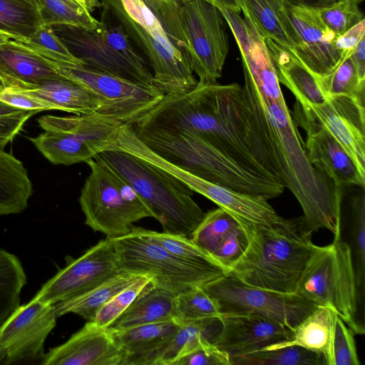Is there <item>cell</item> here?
Instances as JSON below:
<instances>
[{"instance_id":"f907efd6","label":"cell","mask_w":365,"mask_h":365,"mask_svg":"<svg viewBox=\"0 0 365 365\" xmlns=\"http://www.w3.org/2000/svg\"><path fill=\"white\" fill-rule=\"evenodd\" d=\"M365 19L355 24L347 31L337 37L336 47L345 52L356 47L360 41L364 38Z\"/></svg>"},{"instance_id":"cb8c5ba5","label":"cell","mask_w":365,"mask_h":365,"mask_svg":"<svg viewBox=\"0 0 365 365\" xmlns=\"http://www.w3.org/2000/svg\"><path fill=\"white\" fill-rule=\"evenodd\" d=\"M279 83L284 85L303 105L318 106L327 96L321 89L316 76L288 50L272 39L264 38Z\"/></svg>"},{"instance_id":"83f0119b","label":"cell","mask_w":365,"mask_h":365,"mask_svg":"<svg viewBox=\"0 0 365 365\" xmlns=\"http://www.w3.org/2000/svg\"><path fill=\"white\" fill-rule=\"evenodd\" d=\"M140 277L122 272L82 294L53 304L54 312L57 317L73 313L87 321H94L106 302Z\"/></svg>"},{"instance_id":"484cf974","label":"cell","mask_w":365,"mask_h":365,"mask_svg":"<svg viewBox=\"0 0 365 365\" xmlns=\"http://www.w3.org/2000/svg\"><path fill=\"white\" fill-rule=\"evenodd\" d=\"M175 294L153 287L140 296L110 327L115 330L178 319Z\"/></svg>"},{"instance_id":"ba28073f","label":"cell","mask_w":365,"mask_h":365,"mask_svg":"<svg viewBox=\"0 0 365 365\" xmlns=\"http://www.w3.org/2000/svg\"><path fill=\"white\" fill-rule=\"evenodd\" d=\"M101 5V20L95 29L66 24L51 26L71 54L84 66L140 84L154 86L147 61L133 47L108 9Z\"/></svg>"},{"instance_id":"d6986e66","label":"cell","mask_w":365,"mask_h":365,"mask_svg":"<svg viewBox=\"0 0 365 365\" xmlns=\"http://www.w3.org/2000/svg\"><path fill=\"white\" fill-rule=\"evenodd\" d=\"M291 115L307 133L304 145L309 162L336 187L356 185L364 189L365 177L335 137L299 112L293 110Z\"/></svg>"},{"instance_id":"8d00e7d4","label":"cell","mask_w":365,"mask_h":365,"mask_svg":"<svg viewBox=\"0 0 365 365\" xmlns=\"http://www.w3.org/2000/svg\"><path fill=\"white\" fill-rule=\"evenodd\" d=\"M238 225L235 217L218 207L205 214L190 238L201 249L212 255L225 237Z\"/></svg>"},{"instance_id":"603a6c76","label":"cell","mask_w":365,"mask_h":365,"mask_svg":"<svg viewBox=\"0 0 365 365\" xmlns=\"http://www.w3.org/2000/svg\"><path fill=\"white\" fill-rule=\"evenodd\" d=\"M179 327L180 324L175 321L121 330L109 328L124 354L122 365H154Z\"/></svg>"},{"instance_id":"9a60e30c","label":"cell","mask_w":365,"mask_h":365,"mask_svg":"<svg viewBox=\"0 0 365 365\" xmlns=\"http://www.w3.org/2000/svg\"><path fill=\"white\" fill-rule=\"evenodd\" d=\"M279 18L292 51L315 76L330 72L344 52L336 47L337 36L322 20L318 8L284 0Z\"/></svg>"},{"instance_id":"c3c4849f","label":"cell","mask_w":365,"mask_h":365,"mask_svg":"<svg viewBox=\"0 0 365 365\" xmlns=\"http://www.w3.org/2000/svg\"><path fill=\"white\" fill-rule=\"evenodd\" d=\"M0 101L22 110L38 112L56 110L52 104L31 95L26 91L14 90L3 87L0 88Z\"/></svg>"},{"instance_id":"d4e9b609","label":"cell","mask_w":365,"mask_h":365,"mask_svg":"<svg viewBox=\"0 0 365 365\" xmlns=\"http://www.w3.org/2000/svg\"><path fill=\"white\" fill-rule=\"evenodd\" d=\"M52 104L57 110L73 115L101 113L103 103L80 84L66 78L43 82L34 90L26 91Z\"/></svg>"},{"instance_id":"7c38bea8","label":"cell","mask_w":365,"mask_h":365,"mask_svg":"<svg viewBox=\"0 0 365 365\" xmlns=\"http://www.w3.org/2000/svg\"><path fill=\"white\" fill-rule=\"evenodd\" d=\"M201 287L216 300L221 314L259 315L292 329L317 308L314 304L295 293L256 287L229 274Z\"/></svg>"},{"instance_id":"3957f363","label":"cell","mask_w":365,"mask_h":365,"mask_svg":"<svg viewBox=\"0 0 365 365\" xmlns=\"http://www.w3.org/2000/svg\"><path fill=\"white\" fill-rule=\"evenodd\" d=\"M238 222L247 245L227 274L256 287L294 293L315 247L304 216L269 224Z\"/></svg>"},{"instance_id":"277c9868","label":"cell","mask_w":365,"mask_h":365,"mask_svg":"<svg viewBox=\"0 0 365 365\" xmlns=\"http://www.w3.org/2000/svg\"><path fill=\"white\" fill-rule=\"evenodd\" d=\"M133 127L155 153L208 182L267 200L279 196L285 189L276 178L244 167L195 135Z\"/></svg>"},{"instance_id":"7a4b0ae2","label":"cell","mask_w":365,"mask_h":365,"mask_svg":"<svg viewBox=\"0 0 365 365\" xmlns=\"http://www.w3.org/2000/svg\"><path fill=\"white\" fill-rule=\"evenodd\" d=\"M245 90L250 108L277 169V178L301 205L308 227L327 229L334 240L341 237L342 190L309 160L297 125L285 99L264 95L244 72Z\"/></svg>"},{"instance_id":"2e32d148","label":"cell","mask_w":365,"mask_h":365,"mask_svg":"<svg viewBox=\"0 0 365 365\" xmlns=\"http://www.w3.org/2000/svg\"><path fill=\"white\" fill-rule=\"evenodd\" d=\"M111 239L106 238L66 265L43 284L32 298L55 304L82 294L120 273Z\"/></svg>"},{"instance_id":"52a82bcc","label":"cell","mask_w":365,"mask_h":365,"mask_svg":"<svg viewBox=\"0 0 365 365\" xmlns=\"http://www.w3.org/2000/svg\"><path fill=\"white\" fill-rule=\"evenodd\" d=\"M294 293L330 308L354 334H364L351 250L341 237L327 246L315 245Z\"/></svg>"},{"instance_id":"74e56055","label":"cell","mask_w":365,"mask_h":365,"mask_svg":"<svg viewBox=\"0 0 365 365\" xmlns=\"http://www.w3.org/2000/svg\"><path fill=\"white\" fill-rule=\"evenodd\" d=\"M40 14L43 24L72 25L93 30L99 21L74 0H40Z\"/></svg>"},{"instance_id":"9f6ffc18","label":"cell","mask_w":365,"mask_h":365,"mask_svg":"<svg viewBox=\"0 0 365 365\" xmlns=\"http://www.w3.org/2000/svg\"><path fill=\"white\" fill-rule=\"evenodd\" d=\"M76 1L80 6H81L85 10L88 11L89 13L92 12L93 9L101 5V4L98 1L93 0H74Z\"/></svg>"},{"instance_id":"94428289","label":"cell","mask_w":365,"mask_h":365,"mask_svg":"<svg viewBox=\"0 0 365 365\" xmlns=\"http://www.w3.org/2000/svg\"><path fill=\"white\" fill-rule=\"evenodd\" d=\"M359 2L362 1L363 0H358Z\"/></svg>"},{"instance_id":"4316f807","label":"cell","mask_w":365,"mask_h":365,"mask_svg":"<svg viewBox=\"0 0 365 365\" xmlns=\"http://www.w3.org/2000/svg\"><path fill=\"white\" fill-rule=\"evenodd\" d=\"M32 192V183L21 161L0 151V215L23 212Z\"/></svg>"},{"instance_id":"e0dca14e","label":"cell","mask_w":365,"mask_h":365,"mask_svg":"<svg viewBox=\"0 0 365 365\" xmlns=\"http://www.w3.org/2000/svg\"><path fill=\"white\" fill-rule=\"evenodd\" d=\"M57 318L53 304L31 299L19 305L0 327V364L37 359L41 363L44 343Z\"/></svg>"},{"instance_id":"44dd1931","label":"cell","mask_w":365,"mask_h":365,"mask_svg":"<svg viewBox=\"0 0 365 365\" xmlns=\"http://www.w3.org/2000/svg\"><path fill=\"white\" fill-rule=\"evenodd\" d=\"M124 354L111 329L87 323L65 343L44 354L43 365H122Z\"/></svg>"},{"instance_id":"f6af8a7d","label":"cell","mask_w":365,"mask_h":365,"mask_svg":"<svg viewBox=\"0 0 365 365\" xmlns=\"http://www.w3.org/2000/svg\"><path fill=\"white\" fill-rule=\"evenodd\" d=\"M359 3L358 0H337L318 8V12L324 24L339 36L364 19Z\"/></svg>"},{"instance_id":"5b68a950","label":"cell","mask_w":365,"mask_h":365,"mask_svg":"<svg viewBox=\"0 0 365 365\" xmlns=\"http://www.w3.org/2000/svg\"><path fill=\"white\" fill-rule=\"evenodd\" d=\"M98 155L134 189L164 232L190 237L205 214L193 199V191L172 175L125 151L113 148Z\"/></svg>"},{"instance_id":"8992f818","label":"cell","mask_w":365,"mask_h":365,"mask_svg":"<svg viewBox=\"0 0 365 365\" xmlns=\"http://www.w3.org/2000/svg\"><path fill=\"white\" fill-rule=\"evenodd\" d=\"M130 41L146 56L153 84L165 95L181 94L198 84L185 54L170 40L160 22L142 0H101Z\"/></svg>"},{"instance_id":"db71d44e","label":"cell","mask_w":365,"mask_h":365,"mask_svg":"<svg viewBox=\"0 0 365 365\" xmlns=\"http://www.w3.org/2000/svg\"><path fill=\"white\" fill-rule=\"evenodd\" d=\"M294 4H304L307 6L320 8L328 6L337 0H287Z\"/></svg>"},{"instance_id":"d6a6232c","label":"cell","mask_w":365,"mask_h":365,"mask_svg":"<svg viewBox=\"0 0 365 365\" xmlns=\"http://www.w3.org/2000/svg\"><path fill=\"white\" fill-rule=\"evenodd\" d=\"M354 49L345 51L330 72L316 78L326 96L343 95L364 103L365 81L360 79L352 60Z\"/></svg>"},{"instance_id":"b9f144b4","label":"cell","mask_w":365,"mask_h":365,"mask_svg":"<svg viewBox=\"0 0 365 365\" xmlns=\"http://www.w3.org/2000/svg\"><path fill=\"white\" fill-rule=\"evenodd\" d=\"M153 287H155L153 277L140 276L106 302L97 312L93 322L99 326L110 327L140 296Z\"/></svg>"},{"instance_id":"836d02e7","label":"cell","mask_w":365,"mask_h":365,"mask_svg":"<svg viewBox=\"0 0 365 365\" xmlns=\"http://www.w3.org/2000/svg\"><path fill=\"white\" fill-rule=\"evenodd\" d=\"M26 276L19 259L0 248V327L20 305Z\"/></svg>"},{"instance_id":"1f68e13d","label":"cell","mask_w":365,"mask_h":365,"mask_svg":"<svg viewBox=\"0 0 365 365\" xmlns=\"http://www.w3.org/2000/svg\"><path fill=\"white\" fill-rule=\"evenodd\" d=\"M349 245L356 272L360 306H363L365 281V195L364 189L350 202L347 226Z\"/></svg>"},{"instance_id":"f1b7e54d","label":"cell","mask_w":365,"mask_h":365,"mask_svg":"<svg viewBox=\"0 0 365 365\" xmlns=\"http://www.w3.org/2000/svg\"><path fill=\"white\" fill-rule=\"evenodd\" d=\"M180 327L158 356L154 365H173L206 340L214 343L221 329L220 318L180 321Z\"/></svg>"},{"instance_id":"4dcf8cb0","label":"cell","mask_w":365,"mask_h":365,"mask_svg":"<svg viewBox=\"0 0 365 365\" xmlns=\"http://www.w3.org/2000/svg\"><path fill=\"white\" fill-rule=\"evenodd\" d=\"M39 9L26 0H0V31L21 41L43 25Z\"/></svg>"},{"instance_id":"60d3db41","label":"cell","mask_w":365,"mask_h":365,"mask_svg":"<svg viewBox=\"0 0 365 365\" xmlns=\"http://www.w3.org/2000/svg\"><path fill=\"white\" fill-rule=\"evenodd\" d=\"M177 322L220 317V307L201 286L181 292L175 297Z\"/></svg>"},{"instance_id":"ee69618b","label":"cell","mask_w":365,"mask_h":365,"mask_svg":"<svg viewBox=\"0 0 365 365\" xmlns=\"http://www.w3.org/2000/svg\"><path fill=\"white\" fill-rule=\"evenodd\" d=\"M16 41L46 58L62 63L83 65L81 61L71 54L51 26L43 24L30 38Z\"/></svg>"},{"instance_id":"9c48e42d","label":"cell","mask_w":365,"mask_h":365,"mask_svg":"<svg viewBox=\"0 0 365 365\" xmlns=\"http://www.w3.org/2000/svg\"><path fill=\"white\" fill-rule=\"evenodd\" d=\"M90 168L79 197L85 224L115 239L130 233L133 223L155 215L134 189L99 155Z\"/></svg>"},{"instance_id":"681fc988","label":"cell","mask_w":365,"mask_h":365,"mask_svg":"<svg viewBox=\"0 0 365 365\" xmlns=\"http://www.w3.org/2000/svg\"><path fill=\"white\" fill-rule=\"evenodd\" d=\"M36 113L38 111L24 110L0 116V151H4L6 145L22 130L26 120Z\"/></svg>"},{"instance_id":"ab89813d","label":"cell","mask_w":365,"mask_h":365,"mask_svg":"<svg viewBox=\"0 0 365 365\" xmlns=\"http://www.w3.org/2000/svg\"><path fill=\"white\" fill-rule=\"evenodd\" d=\"M354 331L334 312L328 347L323 357L325 365H359Z\"/></svg>"},{"instance_id":"816d5d0a","label":"cell","mask_w":365,"mask_h":365,"mask_svg":"<svg viewBox=\"0 0 365 365\" xmlns=\"http://www.w3.org/2000/svg\"><path fill=\"white\" fill-rule=\"evenodd\" d=\"M351 58L361 80L365 81V38H362L354 49Z\"/></svg>"},{"instance_id":"91938a15","label":"cell","mask_w":365,"mask_h":365,"mask_svg":"<svg viewBox=\"0 0 365 365\" xmlns=\"http://www.w3.org/2000/svg\"><path fill=\"white\" fill-rule=\"evenodd\" d=\"M3 88V86H2V84H1V83L0 81V88Z\"/></svg>"},{"instance_id":"7bdbcfd3","label":"cell","mask_w":365,"mask_h":365,"mask_svg":"<svg viewBox=\"0 0 365 365\" xmlns=\"http://www.w3.org/2000/svg\"><path fill=\"white\" fill-rule=\"evenodd\" d=\"M142 1L159 20L172 43L185 56L187 44L181 17V3L184 0Z\"/></svg>"},{"instance_id":"d590c367","label":"cell","mask_w":365,"mask_h":365,"mask_svg":"<svg viewBox=\"0 0 365 365\" xmlns=\"http://www.w3.org/2000/svg\"><path fill=\"white\" fill-rule=\"evenodd\" d=\"M230 360L231 365H325L321 354L296 345L260 349Z\"/></svg>"},{"instance_id":"6125c7cd","label":"cell","mask_w":365,"mask_h":365,"mask_svg":"<svg viewBox=\"0 0 365 365\" xmlns=\"http://www.w3.org/2000/svg\"><path fill=\"white\" fill-rule=\"evenodd\" d=\"M93 1H97V0H93Z\"/></svg>"},{"instance_id":"bcb514c9","label":"cell","mask_w":365,"mask_h":365,"mask_svg":"<svg viewBox=\"0 0 365 365\" xmlns=\"http://www.w3.org/2000/svg\"><path fill=\"white\" fill-rule=\"evenodd\" d=\"M247 245V237L239 224L225 237L211 255L228 272L229 268L242 255Z\"/></svg>"},{"instance_id":"f546056e","label":"cell","mask_w":365,"mask_h":365,"mask_svg":"<svg viewBox=\"0 0 365 365\" xmlns=\"http://www.w3.org/2000/svg\"><path fill=\"white\" fill-rule=\"evenodd\" d=\"M334 314V312L327 307H317L293 329L291 340L272 344L262 349L296 345L324 356L330 339Z\"/></svg>"},{"instance_id":"4fadbf2b","label":"cell","mask_w":365,"mask_h":365,"mask_svg":"<svg viewBox=\"0 0 365 365\" xmlns=\"http://www.w3.org/2000/svg\"><path fill=\"white\" fill-rule=\"evenodd\" d=\"M181 17L186 58L198 83H217L229 53L227 23L222 12L207 0H184Z\"/></svg>"},{"instance_id":"8fae6325","label":"cell","mask_w":365,"mask_h":365,"mask_svg":"<svg viewBox=\"0 0 365 365\" xmlns=\"http://www.w3.org/2000/svg\"><path fill=\"white\" fill-rule=\"evenodd\" d=\"M122 272L153 277L155 287L177 294L202 286L227 273L225 269L204 267L173 255L143 234L140 227L111 239Z\"/></svg>"},{"instance_id":"ffe728a7","label":"cell","mask_w":365,"mask_h":365,"mask_svg":"<svg viewBox=\"0 0 365 365\" xmlns=\"http://www.w3.org/2000/svg\"><path fill=\"white\" fill-rule=\"evenodd\" d=\"M214 344L230 357L243 356L291 340L293 329L276 321L250 314H222Z\"/></svg>"},{"instance_id":"30bf717a","label":"cell","mask_w":365,"mask_h":365,"mask_svg":"<svg viewBox=\"0 0 365 365\" xmlns=\"http://www.w3.org/2000/svg\"><path fill=\"white\" fill-rule=\"evenodd\" d=\"M44 132L30 138L35 147L54 165L86 163L117 141L121 122L99 113L37 119Z\"/></svg>"},{"instance_id":"f5cc1de1","label":"cell","mask_w":365,"mask_h":365,"mask_svg":"<svg viewBox=\"0 0 365 365\" xmlns=\"http://www.w3.org/2000/svg\"><path fill=\"white\" fill-rule=\"evenodd\" d=\"M215 6H220L232 11L240 13L241 11V1L240 0H207Z\"/></svg>"},{"instance_id":"5bb4252c","label":"cell","mask_w":365,"mask_h":365,"mask_svg":"<svg viewBox=\"0 0 365 365\" xmlns=\"http://www.w3.org/2000/svg\"><path fill=\"white\" fill-rule=\"evenodd\" d=\"M48 60L61 76L80 84L102 101L104 106L101 114L124 124L138 123L165 96L155 86L140 84L84 65Z\"/></svg>"},{"instance_id":"11a10c76","label":"cell","mask_w":365,"mask_h":365,"mask_svg":"<svg viewBox=\"0 0 365 365\" xmlns=\"http://www.w3.org/2000/svg\"><path fill=\"white\" fill-rule=\"evenodd\" d=\"M21 110H24L13 107L0 101V116L14 114Z\"/></svg>"},{"instance_id":"6da1fadb","label":"cell","mask_w":365,"mask_h":365,"mask_svg":"<svg viewBox=\"0 0 365 365\" xmlns=\"http://www.w3.org/2000/svg\"><path fill=\"white\" fill-rule=\"evenodd\" d=\"M140 123L195 135L244 167L278 180L245 90L237 83H198L189 92L165 95Z\"/></svg>"},{"instance_id":"ac0fdd59","label":"cell","mask_w":365,"mask_h":365,"mask_svg":"<svg viewBox=\"0 0 365 365\" xmlns=\"http://www.w3.org/2000/svg\"><path fill=\"white\" fill-rule=\"evenodd\" d=\"M322 125L341 143L365 177L364 103L343 95L327 96L318 106L296 101L294 109Z\"/></svg>"},{"instance_id":"f35d334b","label":"cell","mask_w":365,"mask_h":365,"mask_svg":"<svg viewBox=\"0 0 365 365\" xmlns=\"http://www.w3.org/2000/svg\"><path fill=\"white\" fill-rule=\"evenodd\" d=\"M140 230L150 239L184 260L204 267L226 269L210 254L195 245L190 237L141 227Z\"/></svg>"},{"instance_id":"680465c9","label":"cell","mask_w":365,"mask_h":365,"mask_svg":"<svg viewBox=\"0 0 365 365\" xmlns=\"http://www.w3.org/2000/svg\"><path fill=\"white\" fill-rule=\"evenodd\" d=\"M34 5H36L38 9H40V0H26ZM40 11V10H39Z\"/></svg>"},{"instance_id":"7402d4cb","label":"cell","mask_w":365,"mask_h":365,"mask_svg":"<svg viewBox=\"0 0 365 365\" xmlns=\"http://www.w3.org/2000/svg\"><path fill=\"white\" fill-rule=\"evenodd\" d=\"M62 78L48 58L23 43L11 40L0 46V81L4 88L34 90L44 81Z\"/></svg>"},{"instance_id":"6f0895ef","label":"cell","mask_w":365,"mask_h":365,"mask_svg":"<svg viewBox=\"0 0 365 365\" xmlns=\"http://www.w3.org/2000/svg\"><path fill=\"white\" fill-rule=\"evenodd\" d=\"M11 36L4 32L0 31V46L4 45L9 42Z\"/></svg>"},{"instance_id":"e575fe53","label":"cell","mask_w":365,"mask_h":365,"mask_svg":"<svg viewBox=\"0 0 365 365\" xmlns=\"http://www.w3.org/2000/svg\"><path fill=\"white\" fill-rule=\"evenodd\" d=\"M241 11L252 21L258 31L281 46L292 51V44L279 18V9L284 0H240Z\"/></svg>"},{"instance_id":"7dc6e473","label":"cell","mask_w":365,"mask_h":365,"mask_svg":"<svg viewBox=\"0 0 365 365\" xmlns=\"http://www.w3.org/2000/svg\"><path fill=\"white\" fill-rule=\"evenodd\" d=\"M173 365H231L230 355L209 340L175 361Z\"/></svg>"}]
</instances>
